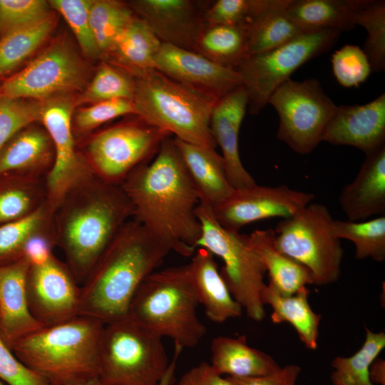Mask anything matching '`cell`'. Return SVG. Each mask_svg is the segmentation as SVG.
I'll return each mask as SVG.
<instances>
[{"mask_svg":"<svg viewBox=\"0 0 385 385\" xmlns=\"http://www.w3.org/2000/svg\"><path fill=\"white\" fill-rule=\"evenodd\" d=\"M85 66L66 43H53L23 70L0 86V98L36 99L43 102L56 95L83 88Z\"/></svg>","mask_w":385,"mask_h":385,"instance_id":"13","label":"cell"},{"mask_svg":"<svg viewBox=\"0 0 385 385\" xmlns=\"http://www.w3.org/2000/svg\"><path fill=\"white\" fill-rule=\"evenodd\" d=\"M178 385H231L230 381L217 374L210 363L201 362L183 374Z\"/></svg>","mask_w":385,"mask_h":385,"instance_id":"50","label":"cell"},{"mask_svg":"<svg viewBox=\"0 0 385 385\" xmlns=\"http://www.w3.org/2000/svg\"><path fill=\"white\" fill-rule=\"evenodd\" d=\"M136 116L182 141L215 148L210 121L217 97L156 69L135 78Z\"/></svg>","mask_w":385,"mask_h":385,"instance_id":"6","label":"cell"},{"mask_svg":"<svg viewBox=\"0 0 385 385\" xmlns=\"http://www.w3.org/2000/svg\"><path fill=\"white\" fill-rule=\"evenodd\" d=\"M273 0H217L207 4L204 11L206 24L248 26L268 9Z\"/></svg>","mask_w":385,"mask_h":385,"instance_id":"41","label":"cell"},{"mask_svg":"<svg viewBox=\"0 0 385 385\" xmlns=\"http://www.w3.org/2000/svg\"><path fill=\"white\" fill-rule=\"evenodd\" d=\"M80 288L66 264L54 255L42 265H30L26 294L32 316L43 327L78 316Z\"/></svg>","mask_w":385,"mask_h":385,"instance_id":"16","label":"cell"},{"mask_svg":"<svg viewBox=\"0 0 385 385\" xmlns=\"http://www.w3.org/2000/svg\"><path fill=\"white\" fill-rule=\"evenodd\" d=\"M120 123L93 135L85 157L93 173L120 185L137 167L149 162L170 134L142 118Z\"/></svg>","mask_w":385,"mask_h":385,"instance_id":"12","label":"cell"},{"mask_svg":"<svg viewBox=\"0 0 385 385\" xmlns=\"http://www.w3.org/2000/svg\"><path fill=\"white\" fill-rule=\"evenodd\" d=\"M41 102L0 98V150L16 134L41 120Z\"/></svg>","mask_w":385,"mask_h":385,"instance_id":"43","label":"cell"},{"mask_svg":"<svg viewBox=\"0 0 385 385\" xmlns=\"http://www.w3.org/2000/svg\"><path fill=\"white\" fill-rule=\"evenodd\" d=\"M247 237L269 274V283L281 294L292 295L307 284H314L305 267L275 247L274 230H255Z\"/></svg>","mask_w":385,"mask_h":385,"instance_id":"29","label":"cell"},{"mask_svg":"<svg viewBox=\"0 0 385 385\" xmlns=\"http://www.w3.org/2000/svg\"><path fill=\"white\" fill-rule=\"evenodd\" d=\"M130 114H137L133 101H104L81 108L76 115L75 124L80 131H88L112 119Z\"/></svg>","mask_w":385,"mask_h":385,"instance_id":"46","label":"cell"},{"mask_svg":"<svg viewBox=\"0 0 385 385\" xmlns=\"http://www.w3.org/2000/svg\"><path fill=\"white\" fill-rule=\"evenodd\" d=\"M135 78L119 67L103 63L85 90L81 103H98L115 99L133 101Z\"/></svg>","mask_w":385,"mask_h":385,"instance_id":"40","label":"cell"},{"mask_svg":"<svg viewBox=\"0 0 385 385\" xmlns=\"http://www.w3.org/2000/svg\"><path fill=\"white\" fill-rule=\"evenodd\" d=\"M29 267L24 257L0 265V334L10 348L43 327L32 316L28 304L26 277Z\"/></svg>","mask_w":385,"mask_h":385,"instance_id":"21","label":"cell"},{"mask_svg":"<svg viewBox=\"0 0 385 385\" xmlns=\"http://www.w3.org/2000/svg\"><path fill=\"white\" fill-rule=\"evenodd\" d=\"M247 26L206 24L193 51L235 70L247 56Z\"/></svg>","mask_w":385,"mask_h":385,"instance_id":"32","label":"cell"},{"mask_svg":"<svg viewBox=\"0 0 385 385\" xmlns=\"http://www.w3.org/2000/svg\"><path fill=\"white\" fill-rule=\"evenodd\" d=\"M162 42L136 15L117 36L105 57L135 78L155 69Z\"/></svg>","mask_w":385,"mask_h":385,"instance_id":"27","label":"cell"},{"mask_svg":"<svg viewBox=\"0 0 385 385\" xmlns=\"http://www.w3.org/2000/svg\"><path fill=\"white\" fill-rule=\"evenodd\" d=\"M170 252L135 220L126 222L82 283L78 315L104 324L126 317L139 285Z\"/></svg>","mask_w":385,"mask_h":385,"instance_id":"3","label":"cell"},{"mask_svg":"<svg viewBox=\"0 0 385 385\" xmlns=\"http://www.w3.org/2000/svg\"><path fill=\"white\" fill-rule=\"evenodd\" d=\"M73 108L72 101L65 97L41 102V120L54 151L53 166L45 178L47 202L53 212L74 184L93 173L85 156L76 149L71 128Z\"/></svg>","mask_w":385,"mask_h":385,"instance_id":"14","label":"cell"},{"mask_svg":"<svg viewBox=\"0 0 385 385\" xmlns=\"http://www.w3.org/2000/svg\"><path fill=\"white\" fill-rule=\"evenodd\" d=\"M268 103L279 116L278 138L302 155L311 153L322 141L337 108L314 78L287 80L271 95Z\"/></svg>","mask_w":385,"mask_h":385,"instance_id":"11","label":"cell"},{"mask_svg":"<svg viewBox=\"0 0 385 385\" xmlns=\"http://www.w3.org/2000/svg\"><path fill=\"white\" fill-rule=\"evenodd\" d=\"M333 73L337 82L344 87H357L372 72L369 59L363 49L346 44L332 56Z\"/></svg>","mask_w":385,"mask_h":385,"instance_id":"44","label":"cell"},{"mask_svg":"<svg viewBox=\"0 0 385 385\" xmlns=\"http://www.w3.org/2000/svg\"><path fill=\"white\" fill-rule=\"evenodd\" d=\"M328 207L312 202L291 217L283 218L274 230V246L305 267L314 284L336 282L341 273L344 250L333 232Z\"/></svg>","mask_w":385,"mask_h":385,"instance_id":"9","label":"cell"},{"mask_svg":"<svg viewBox=\"0 0 385 385\" xmlns=\"http://www.w3.org/2000/svg\"><path fill=\"white\" fill-rule=\"evenodd\" d=\"M46 202L45 180L28 177L0 179V225L26 217Z\"/></svg>","mask_w":385,"mask_h":385,"instance_id":"33","label":"cell"},{"mask_svg":"<svg viewBox=\"0 0 385 385\" xmlns=\"http://www.w3.org/2000/svg\"><path fill=\"white\" fill-rule=\"evenodd\" d=\"M198 304L188 265L173 266L154 271L141 282L127 316L183 351L195 346L207 332L197 314Z\"/></svg>","mask_w":385,"mask_h":385,"instance_id":"5","label":"cell"},{"mask_svg":"<svg viewBox=\"0 0 385 385\" xmlns=\"http://www.w3.org/2000/svg\"><path fill=\"white\" fill-rule=\"evenodd\" d=\"M0 380L8 385H51L16 357L1 334Z\"/></svg>","mask_w":385,"mask_h":385,"instance_id":"47","label":"cell"},{"mask_svg":"<svg viewBox=\"0 0 385 385\" xmlns=\"http://www.w3.org/2000/svg\"><path fill=\"white\" fill-rule=\"evenodd\" d=\"M73 385H101V384H100L98 378H96V379H92L91 381H88L84 383L73 384Z\"/></svg>","mask_w":385,"mask_h":385,"instance_id":"53","label":"cell"},{"mask_svg":"<svg viewBox=\"0 0 385 385\" xmlns=\"http://www.w3.org/2000/svg\"><path fill=\"white\" fill-rule=\"evenodd\" d=\"M135 220L183 257H192L201 235L199 197L174 138H166L150 162L135 168L120 185Z\"/></svg>","mask_w":385,"mask_h":385,"instance_id":"1","label":"cell"},{"mask_svg":"<svg viewBox=\"0 0 385 385\" xmlns=\"http://www.w3.org/2000/svg\"><path fill=\"white\" fill-rule=\"evenodd\" d=\"M174 141L196 190L200 204L214 209L234 190L227 179L222 156L215 148L191 144L175 138Z\"/></svg>","mask_w":385,"mask_h":385,"instance_id":"25","label":"cell"},{"mask_svg":"<svg viewBox=\"0 0 385 385\" xmlns=\"http://www.w3.org/2000/svg\"><path fill=\"white\" fill-rule=\"evenodd\" d=\"M196 215L201 225L197 247L205 248L223 262L220 270L234 299L256 322L265 317L261 292L265 286V267L251 247L247 235L222 227L211 208L199 204Z\"/></svg>","mask_w":385,"mask_h":385,"instance_id":"8","label":"cell"},{"mask_svg":"<svg viewBox=\"0 0 385 385\" xmlns=\"http://www.w3.org/2000/svg\"><path fill=\"white\" fill-rule=\"evenodd\" d=\"M332 230L339 240L353 242L356 259L371 258L377 262L385 260L384 215L361 221L334 219Z\"/></svg>","mask_w":385,"mask_h":385,"instance_id":"36","label":"cell"},{"mask_svg":"<svg viewBox=\"0 0 385 385\" xmlns=\"http://www.w3.org/2000/svg\"><path fill=\"white\" fill-rule=\"evenodd\" d=\"M131 202L118 185L91 173L64 195L53 213V226L66 264L82 284L101 255L130 217Z\"/></svg>","mask_w":385,"mask_h":385,"instance_id":"2","label":"cell"},{"mask_svg":"<svg viewBox=\"0 0 385 385\" xmlns=\"http://www.w3.org/2000/svg\"><path fill=\"white\" fill-rule=\"evenodd\" d=\"M155 69L166 76L221 98L242 86L239 73L191 50L162 43Z\"/></svg>","mask_w":385,"mask_h":385,"instance_id":"17","label":"cell"},{"mask_svg":"<svg viewBox=\"0 0 385 385\" xmlns=\"http://www.w3.org/2000/svg\"><path fill=\"white\" fill-rule=\"evenodd\" d=\"M54 160L51 139L46 130L30 125L16 134L0 150V179L41 178Z\"/></svg>","mask_w":385,"mask_h":385,"instance_id":"23","label":"cell"},{"mask_svg":"<svg viewBox=\"0 0 385 385\" xmlns=\"http://www.w3.org/2000/svg\"><path fill=\"white\" fill-rule=\"evenodd\" d=\"M370 378L374 384L385 385V361L377 357L371 364Z\"/></svg>","mask_w":385,"mask_h":385,"instance_id":"51","label":"cell"},{"mask_svg":"<svg viewBox=\"0 0 385 385\" xmlns=\"http://www.w3.org/2000/svg\"><path fill=\"white\" fill-rule=\"evenodd\" d=\"M366 155L354 180L339 195L348 220L385 214V145Z\"/></svg>","mask_w":385,"mask_h":385,"instance_id":"22","label":"cell"},{"mask_svg":"<svg viewBox=\"0 0 385 385\" xmlns=\"http://www.w3.org/2000/svg\"><path fill=\"white\" fill-rule=\"evenodd\" d=\"M130 5L134 14L147 24L163 43L193 51L199 35L206 26L204 20L206 6L200 1L138 0Z\"/></svg>","mask_w":385,"mask_h":385,"instance_id":"18","label":"cell"},{"mask_svg":"<svg viewBox=\"0 0 385 385\" xmlns=\"http://www.w3.org/2000/svg\"><path fill=\"white\" fill-rule=\"evenodd\" d=\"M362 0H289L286 10L307 31L334 29L340 32L355 26V15Z\"/></svg>","mask_w":385,"mask_h":385,"instance_id":"30","label":"cell"},{"mask_svg":"<svg viewBox=\"0 0 385 385\" xmlns=\"http://www.w3.org/2000/svg\"><path fill=\"white\" fill-rule=\"evenodd\" d=\"M289 0H273L248 26L247 56L279 46L307 31L296 24L286 8Z\"/></svg>","mask_w":385,"mask_h":385,"instance_id":"31","label":"cell"},{"mask_svg":"<svg viewBox=\"0 0 385 385\" xmlns=\"http://www.w3.org/2000/svg\"><path fill=\"white\" fill-rule=\"evenodd\" d=\"M210 366L220 375L233 378H254L271 374L280 369L269 354L247 344L245 335L219 336L211 343Z\"/></svg>","mask_w":385,"mask_h":385,"instance_id":"26","label":"cell"},{"mask_svg":"<svg viewBox=\"0 0 385 385\" xmlns=\"http://www.w3.org/2000/svg\"><path fill=\"white\" fill-rule=\"evenodd\" d=\"M57 245L53 226L51 223L33 234L26 241L22 252L30 265H40L48 261L52 255L53 249Z\"/></svg>","mask_w":385,"mask_h":385,"instance_id":"48","label":"cell"},{"mask_svg":"<svg viewBox=\"0 0 385 385\" xmlns=\"http://www.w3.org/2000/svg\"><path fill=\"white\" fill-rule=\"evenodd\" d=\"M314 197L312 192L293 190L287 185L262 186L255 183L234 189L228 197L212 210L222 227L239 232L254 222L291 217L312 203Z\"/></svg>","mask_w":385,"mask_h":385,"instance_id":"15","label":"cell"},{"mask_svg":"<svg viewBox=\"0 0 385 385\" xmlns=\"http://www.w3.org/2000/svg\"><path fill=\"white\" fill-rule=\"evenodd\" d=\"M355 24L367 31L364 49L371 71L379 72L385 67V1L362 0L355 15Z\"/></svg>","mask_w":385,"mask_h":385,"instance_id":"39","label":"cell"},{"mask_svg":"<svg viewBox=\"0 0 385 385\" xmlns=\"http://www.w3.org/2000/svg\"><path fill=\"white\" fill-rule=\"evenodd\" d=\"M91 0H52L49 4L64 18L85 54L91 58L101 56L93 34L90 21Z\"/></svg>","mask_w":385,"mask_h":385,"instance_id":"42","label":"cell"},{"mask_svg":"<svg viewBox=\"0 0 385 385\" xmlns=\"http://www.w3.org/2000/svg\"><path fill=\"white\" fill-rule=\"evenodd\" d=\"M187 265L198 302L210 320L222 323L242 315V308L230 292L211 252L197 247Z\"/></svg>","mask_w":385,"mask_h":385,"instance_id":"24","label":"cell"},{"mask_svg":"<svg viewBox=\"0 0 385 385\" xmlns=\"http://www.w3.org/2000/svg\"><path fill=\"white\" fill-rule=\"evenodd\" d=\"M174 349L173 357L170 361L166 372L158 385H174L175 383L177 361L182 350L177 348Z\"/></svg>","mask_w":385,"mask_h":385,"instance_id":"52","label":"cell"},{"mask_svg":"<svg viewBox=\"0 0 385 385\" xmlns=\"http://www.w3.org/2000/svg\"><path fill=\"white\" fill-rule=\"evenodd\" d=\"M0 385H4L1 380H0Z\"/></svg>","mask_w":385,"mask_h":385,"instance_id":"54","label":"cell"},{"mask_svg":"<svg viewBox=\"0 0 385 385\" xmlns=\"http://www.w3.org/2000/svg\"><path fill=\"white\" fill-rule=\"evenodd\" d=\"M169 364L162 338L129 317L104 325L98 376L101 385H158Z\"/></svg>","mask_w":385,"mask_h":385,"instance_id":"7","label":"cell"},{"mask_svg":"<svg viewBox=\"0 0 385 385\" xmlns=\"http://www.w3.org/2000/svg\"><path fill=\"white\" fill-rule=\"evenodd\" d=\"M247 109V93L240 86L217 101L210 121L212 136L222 150L225 173L234 189L256 183L243 166L239 153V133Z\"/></svg>","mask_w":385,"mask_h":385,"instance_id":"20","label":"cell"},{"mask_svg":"<svg viewBox=\"0 0 385 385\" xmlns=\"http://www.w3.org/2000/svg\"><path fill=\"white\" fill-rule=\"evenodd\" d=\"M135 16L128 6L119 1H93L89 21L101 56H106L117 36Z\"/></svg>","mask_w":385,"mask_h":385,"instance_id":"38","label":"cell"},{"mask_svg":"<svg viewBox=\"0 0 385 385\" xmlns=\"http://www.w3.org/2000/svg\"><path fill=\"white\" fill-rule=\"evenodd\" d=\"M301 371L299 366L288 364L267 376L254 378L225 377L231 385H296Z\"/></svg>","mask_w":385,"mask_h":385,"instance_id":"49","label":"cell"},{"mask_svg":"<svg viewBox=\"0 0 385 385\" xmlns=\"http://www.w3.org/2000/svg\"><path fill=\"white\" fill-rule=\"evenodd\" d=\"M340 31L323 29L304 33L272 49L248 55L235 68L247 96V110L258 114L274 91L301 66L329 49Z\"/></svg>","mask_w":385,"mask_h":385,"instance_id":"10","label":"cell"},{"mask_svg":"<svg viewBox=\"0 0 385 385\" xmlns=\"http://www.w3.org/2000/svg\"><path fill=\"white\" fill-rule=\"evenodd\" d=\"M54 26L49 17L39 22L10 30L0 38V77L28 58L48 38Z\"/></svg>","mask_w":385,"mask_h":385,"instance_id":"35","label":"cell"},{"mask_svg":"<svg viewBox=\"0 0 385 385\" xmlns=\"http://www.w3.org/2000/svg\"><path fill=\"white\" fill-rule=\"evenodd\" d=\"M48 4L42 0H0V32L4 34L51 17Z\"/></svg>","mask_w":385,"mask_h":385,"instance_id":"45","label":"cell"},{"mask_svg":"<svg viewBox=\"0 0 385 385\" xmlns=\"http://www.w3.org/2000/svg\"><path fill=\"white\" fill-rule=\"evenodd\" d=\"M53 213L46 202L26 217L0 225V265L21 258L28 239L51 223Z\"/></svg>","mask_w":385,"mask_h":385,"instance_id":"37","label":"cell"},{"mask_svg":"<svg viewBox=\"0 0 385 385\" xmlns=\"http://www.w3.org/2000/svg\"><path fill=\"white\" fill-rule=\"evenodd\" d=\"M309 295V290L307 287L294 294L282 295L268 282L261 292V300L264 305H270L273 323L290 324L305 346L314 350L317 348L322 316L312 310Z\"/></svg>","mask_w":385,"mask_h":385,"instance_id":"28","label":"cell"},{"mask_svg":"<svg viewBox=\"0 0 385 385\" xmlns=\"http://www.w3.org/2000/svg\"><path fill=\"white\" fill-rule=\"evenodd\" d=\"M104 324L76 316L42 327L17 341L11 350L28 368L51 385H73L96 379Z\"/></svg>","mask_w":385,"mask_h":385,"instance_id":"4","label":"cell"},{"mask_svg":"<svg viewBox=\"0 0 385 385\" xmlns=\"http://www.w3.org/2000/svg\"><path fill=\"white\" fill-rule=\"evenodd\" d=\"M322 141L369 154L385 145V94L364 105L337 106Z\"/></svg>","mask_w":385,"mask_h":385,"instance_id":"19","label":"cell"},{"mask_svg":"<svg viewBox=\"0 0 385 385\" xmlns=\"http://www.w3.org/2000/svg\"><path fill=\"white\" fill-rule=\"evenodd\" d=\"M365 330L364 343L356 352L332 360V385H375L370 378V366L385 347V334L374 332L367 327Z\"/></svg>","mask_w":385,"mask_h":385,"instance_id":"34","label":"cell"}]
</instances>
